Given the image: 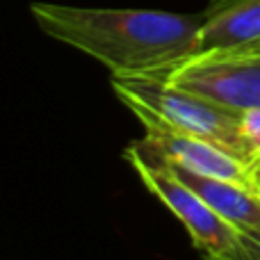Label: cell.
<instances>
[{"label": "cell", "mask_w": 260, "mask_h": 260, "mask_svg": "<svg viewBox=\"0 0 260 260\" xmlns=\"http://www.w3.org/2000/svg\"><path fill=\"white\" fill-rule=\"evenodd\" d=\"M240 139H242L244 155H247L249 165L253 169H258L260 167V108L242 112V119H240Z\"/></svg>", "instance_id": "obj_8"}, {"label": "cell", "mask_w": 260, "mask_h": 260, "mask_svg": "<svg viewBox=\"0 0 260 260\" xmlns=\"http://www.w3.org/2000/svg\"><path fill=\"white\" fill-rule=\"evenodd\" d=\"M194 55L260 53V0H210Z\"/></svg>", "instance_id": "obj_6"}, {"label": "cell", "mask_w": 260, "mask_h": 260, "mask_svg": "<svg viewBox=\"0 0 260 260\" xmlns=\"http://www.w3.org/2000/svg\"><path fill=\"white\" fill-rule=\"evenodd\" d=\"M30 12L41 32L94 57L112 76L160 73L178 67L197 50L203 21L201 14L73 7L44 0L32 3Z\"/></svg>", "instance_id": "obj_1"}, {"label": "cell", "mask_w": 260, "mask_h": 260, "mask_svg": "<svg viewBox=\"0 0 260 260\" xmlns=\"http://www.w3.org/2000/svg\"><path fill=\"white\" fill-rule=\"evenodd\" d=\"M256 187H258V192H260V167L256 169Z\"/></svg>", "instance_id": "obj_10"}, {"label": "cell", "mask_w": 260, "mask_h": 260, "mask_svg": "<svg viewBox=\"0 0 260 260\" xmlns=\"http://www.w3.org/2000/svg\"><path fill=\"white\" fill-rule=\"evenodd\" d=\"M123 157L130 162L144 187L183 224L201 258L219 256L238 242V231L217 215L165 160L148 153L139 142L130 144Z\"/></svg>", "instance_id": "obj_3"}, {"label": "cell", "mask_w": 260, "mask_h": 260, "mask_svg": "<svg viewBox=\"0 0 260 260\" xmlns=\"http://www.w3.org/2000/svg\"><path fill=\"white\" fill-rule=\"evenodd\" d=\"M112 89L117 99L133 114H151L167 126L197 135L217 146L226 148L235 157L244 160V146L240 139L242 112L229 110L215 101L199 96L189 89L176 87L165 71L135 73V76H112Z\"/></svg>", "instance_id": "obj_2"}, {"label": "cell", "mask_w": 260, "mask_h": 260, "mask_svg": "<svg viewBox=\"0 0 260 260\" xmlns=\"http://www.w3.org/2000/svg\"><path fill=\"white\" fill-rule=\"evenodd\" d=\"M135 117L144 128V139H139V144L155 157L178 165L183 169L197 171V174L217 176V178H226L258 189L256 169L244 160L235 157L233 153H229L226 148L203 137H197V135L167 126L151 114H135Z\"/></svg>", "instance_id": "obj_5"}, {"label": "cell", "mask_w": 260, "mask_h": 260, "mask_svg": "<svg viewBox=\"0 0 260 260\" xmlns=\"http://www.w3.org/2000/svg\"><path fill=\"white\" fill-rule=\"evenodd\" d=\"M238 233H240L238 242L229 251L203 260H260V240L253 238L251 233H244V231H238Z\"/></svg>", "instance_id": "obj_9"}, {"label": "cell", "mask_w": 260, "mask_h": 260, "mask_svg": "<svg viewBox=\"0 0 260 260\" xmlns=\"http://www.w3.org/2000/svg\"><path fill=\"white\" fill-rule=\"evenodd\" d=\"M212 210L224 217L235 231H260V192L247 185L233 183L217 176L197 174L167 162Z\"/></svg>", "instance_id": "obj_7"}, {"label": "cell", "mask_w": 260, "mask_h": 260, "mask_svg": "<svg viewBox=\"0 0 260 260\" xmlns=\"http://www.w3.org/2000/svg\"><path fill=\"white\" fill-rule=\"evenodd\" d=\"M176 87L189 89L235 112L260 108V53L192 55L165 71Z\"/></svg>", "instance_id": "obj_4"}, {"label": "cell", "mask_w": 260, "mask_h": 260, "mask_svg": "<svg viewBox=\"0 0 260 260\" xmlns=\"http://www.w3.org/2000/svg\"><path fill=\"white\" fill-rule=\"evenodd\" d=\"M244 233H249V231H244ZM251 235H253V238H258V240H260V231H253Z\"/></svg>", "instance_id": "obj_11"}]
</instances>
